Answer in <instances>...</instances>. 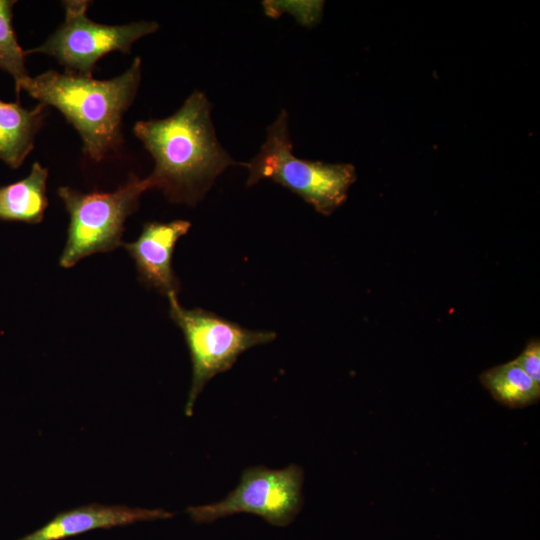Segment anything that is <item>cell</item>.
I'll list each match as a JSON object with an SVG mask.
<instances>
[{
    "label": "cell",
    "mask_w": 540,
    "mask_h": 540,
    "mask_svg": "<svg viewBox=\"0 0 540 540\" xmlns=\"http://www.w3.org/2000/svg\"><path fill=\"white\" fill-rule=\"evenodd\" d=\"M149 189L147 177L141 179L132 173L112 192L83 193L59 187L57 193L70 218L60 265L70 268L84 257L123 245L125 221L138 208L142 193Z\"/></svg>",
    "instance_id": "4"
},
{
    "label": "cell",
    "mask_w": 540,
    "mask_h": 540,
    "mask_svg": "<svg viewBox=\"0 0 540 540\" xmlns=\"http://www.w3.org/2000/svg\"><path fill=\"white\" fill-rule=\"evenodd\" d=\"M190 227L187 220L147 222L137 240L123 243L145 285L167 296L177 294L179 282L172 267L173 252L178 239Z\"/></svg>",
    "instance_id": "8"
},
{
    "label": "cell",
    "mask_w": 540,
    "mask_h": 540,
    "mask_svg": "<svg viewBox=\"0 0 540 540\" xmlns=\"http://www.w3.org/2000/svg\"><path fill=\"white\" fill-rule=\"evenodd\" d=\"M248 170L247 185L270 179L297 194L323 215L341 206L356 180L355 168L346 163H324L298 158L293 153L289 115L282 109L267 128L260 151L242 164Z\"/></svg>",
    "instance_id": "3"
},
{
    "label": "cell",
    "mask_w": 540,
    "mask_h": 540,
    "mask_svg": "<svg viewBox=\"0 0 540 540\" xmlns=\"http://www.w3.org/2000/svg\"><path fill=\"white\" fill-rule=\"evenodd\" d=\"M479 379L492 397L508 408H524L540 399V384L530 378L515 360L482 372Z\"/></svg>",
    "instance_id": "12"
},
{
    "label": "cell",
    "mask_w": 540,
    "mask_h": 540,
    "mask_svg": "<svg viewBox=\"0 0 540 540\" xmlns=\"http://www.w3.org/2000/svg\"><path fill=\"white\" fill-rule=\"evenodd\" d=\"M47 179V168L34 162L28 176L0 187V221L40 223L48 206Z\"/></svg>",
    "instance_id": "11"
},
{
    "label": "cell",
    "mask_w": 540,
    "mask_h": 540,
    "mask_svg": "<svg viewBox=\"0 0 540 540\" xmlns=\"http://www.w3.org/2000/svg\"><path fill=\"white\" fill-rule=\"evenodd\" d=\"M91 2L62 1L65 19L40 46L25 53L54 57L65 71L92 77L96 63L105 55L119 51L130 53L138 39L158 30L155 21H136L125 25L96 23L86 15Z\"/></svg>",
    "instance_id": "6"
},
{
    "label": "cell",
    "mask_w": 540,
    "mask_h": 540,
    "mask_svg": "<svg viewBox=\"0 0 540 540\" xmlns=\"http://www.w3.org/2000/svg\"><path fill=\"white\" fill-rule=\"evenodd\" d=\"M304 472L296 464L273 470L265 466L245 469L240 483L222 501L187 509L198 523H207L236 513H251L275 526L293 521L303 505Z\"/></svg>",
    "instance_id": "7"
},
{
    "label": "cell",
    "mask_w": 540,
    "mask_h": 540,
    "mask_svg": "<svg viewBox=\"0 0 540 540\" xmlns=\"http://www.w3.org/2000/svg\"><path fill=\"white\" fill-rule=\"evenodd\" d=\"M47 107L38 104L26 109L19 102L0 100V159L19 168L34 148L35 137L43 125Z\"/></svg>",
    "instance_id": "10"
},
{
    "label": "cell",
    "mask_w": 540,
    "mask_h": 540,
    "mask_svg": "<svg viewBox=\"0 0 540 540\" xmlns=\"http://www.w3.org/2000/svg\"><path fill=\"white\" fill-rule=\"evenodd\" d=\"M14 0H0V70L10 74L19 95L31 76L25 66V51L18 43L13 27Z\"/></svg>",
    "instance_id": "13"
},
{
    "label": "cell",
    "mask_w": 540,
    "mask_h": 540,
    "mask_svg": "<svg viewBox=\"0 0 540 540\" xmlns=\"http://www.w3.org/2000/svg\"><path fill=\"white\" fill-rule=\"evenodd\" d=\"M170 316L182 330L192 362V381L185 405L186 416H192L195 401L218 373L229 370L240 354L276 338L271 331H254L200 308L186 309L169 294Z\"/></svg>",
    "instance_id": "5"
},
{
    "label": "cell",
    "mask_w": 540,
    "mask_h": 540,
    "mask_svg": "<svg viewBox=\"0 0 540 540\" xmlns=\"http://www.w3.org/2000/svg\"><path fill=\"white\" fill-rule=\"evenodd\" d=\"M172 516L173 513L163 509L93 503L60 512L44 526L18 540H62L95 529H110Z\"/></svg>",
    "instance_id": "9"
},
{
    "label": "cell",
    "mask_w": 540,
    "mask_h": 540,
    "mask_svg": "<svg viewBox=\"0 0 540 540\" xmlns=\"http://www.w3.org/2000/svg\"><path fill=\"white\" fill-rule=\"evenodd\" d=\"M133 132L154 159L151 189L172 202L195 205L216 178L237 162L219 143L211 103L201 91L164 119L138 121Z\"/></svg>",
    "instance_id": "1"
},
{
    "label": "cell",
    "mask_w": 540,
    "mask_h": 540,
    "mask_svg": "<svg viewBox=\"0 0 540 540\" xmlns=\"http://www.w3.org/2000/svg\"><path fill=\"white\" fill-rule=\"evenodd\" d=\"M514 360L530 378L540 384L539 339H531L521 354Z\"/></svg>",
    "instance_id": "14"
},
{
    "label": "cell",
    "mask_w": 540,
    "mask_h": 540,
    "mask_svg": "<svg viewBox=\"0 0 540 540\" xmlns=\"http://www.w3.org/2000/svg\"><path fill=\"white\" fill-rule=\"evenodd\" d=\"M140 80L141 58L135 57L124 73L108 80L48 70L31 77L22 90L60 111L79 133L84 154L99 162L122 144V119Z\"/></svg>",
    "instance_id": "2"
}]
</instances>
